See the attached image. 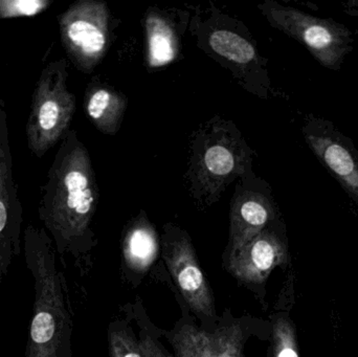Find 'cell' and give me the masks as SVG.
Instances as JSON below:
<instances>
[{"label":"cell","instance_id":"6da1fadb","mask_svg":"<svg viewBox=\"0 0 358 357\" xmlns=\"http://www.w3.org/2000/svg\"><path fill=\"white\" fill-rule=\"evenodd\" d=\"M99 197L90 152L78 132L69 130L55 155L38 207L59 253H76L90 240Z\"/></svg>","mask_w":358,"mask_h":357},{"label":"cell","instance_id":"9c48e42d","mask_svg":"<svg viewBox=\"0 0 358 357\" xmlns=\"http://www.w3.org/2000/svg\"><path fill=\"white\" fill-rule=\"evenodd\" d=\"M275 209L266 184L254 171L239 180L231 203L229 254L248 245L275 218Z\"/></svg>","mask_w":358,"mask_h":357},{"label":"cell","instance_id":"e0dca14e","mask_svg":"<svg viewBox=\"0 0 358 357\" xmlns=\"http://www.w3.org/2000/svg\"><path fill=\"white\" fill-rule=\"evenodd\" d=\"M273 357H300L296 331L292 323L284 318L273 325Z\"/></svg>","mask_w":358,"mask_h":357},{"label":"cell","instance_id":"9a60e30c","mask_svg":"<svg viewBox=\"0 0 358 357\" xmlns=\"http://www.w3.org/2000/svg\"><path fill=\"white\" fill-rule=\"evenodd\" d=\"M127 96L109 84L94 78L86 88L84 109L92 125L107 136L121 129L127 110Z\"/></svg>","mask_w":358,"mask_h":357},{"label":"cell","instance_id":"8fae6325","mask_svg":"<svg viewBox=\"0 0 358 357\" xmlns=\"http://www.w3.org/2000/svg\"><path fill=\"white\" fill-rule=\"evenodd\" d=\"M305 138L320 161L358 205V151L352 143L320 121L306 126Z\"/></svg>","mask_w":358,"mask_h":357},{"label":"cell","instance_id":"5bb4252c","mask_svg":"<svg viewBox=\"0 0 358 357\" xmlns=\"http://www.w3.org/2000/svg\"><path fill=\"white\" fill-rule=\"evenodd\" d=\"M172 343L178 357H243V337L237 325L214 333L185 326Z\"/></svg>","mask_w":358,"mask_h":357},{"label":"cell","instance_id":"ac0fdd59","mask_svg":"<svg viewBox=\"0 0 358 357\" xmlns=\"http://www.w3.org/2000/svg\"><path fill=\"white\" fill-rule=\"evenodd\" d=\"M52 0H0V19L34 17L45 12Z\"/></svg>","mask_w":358,"mask_h":357},{"label":"cell","instance_id":"7a4b0ae2","mask_svg":"<svg viewBox=\"0 0 358 357\" xmlns=\"http://www.w3.org/2000/svg\"><path fill=\"white\" fill-rule=\"evenodd\" d=\"M52 243L45 228H25V264L34 278L35 300L24 357L71 356V321Z\"/></svg>","mask_w":358,"mask_h":357},{"label":"cell","instance_id":"ba28073f","mask_svg":"<svg viewBox=\"0 0 358 357\" xmlns=\"http://www.w3.org/2000/svg\"><path fill=\"white\" fill-rule=\"evenodd\" d=\"M23 209L13 180L8 115L0 100V284L21 253Z\"/></svg>","mask_w":358,"mask_h":357},{"label":"cell","instance_id":"ffe728a7","mask_svg":"<svg viewBox=\"0 0 358 357\" xmlns=\"http://www.w3.org/2000/svg\"><path fill=\"white\" fill-rule=\"evenodd\" d=\"M138 344L145 357H171L166 354L150 337H144Z\"/></svg>","mask_w":358,"mask_h":357},{"label":"cell","instance_id":"277c9868","mask_svg":"<svg viewBox=\"0 0 358 357\" xmlns=\"http://www.w3.org/2000/svg\"><path fill=\"white\" fill-rule=\"evenodd\" d=\"M240 27L233 19L212 8V14L206 20L199 15L192 18L189 31L198 48L231 71L245 89L263 96L266 69L254 42L240 31Z\"/></svg>","mask_w":358,"mask_h":357},{"label":"cell","instance_id":"3957f363","mask_svg":"<svg viewBox=\"0 0 358 357\" xmlns=\"http://www.w3.org/2000/svg\"><path fill=\"white\" fill-rule=\"evenodd\" d=\"M254 151L237 126L215 117L200 126L191 138L187 180L192 197L212 205L227 187L252 172Z\"/></svg>","mask_w":358,"mask_h":357},{"label":"cell","instance_id":"7c38bea8","mask_svg":"<svg viewBox=\"0 0 358 357\" xmlns=\"http://www.w3.org/2000/svg\"><path fill=\"white\" fill-rule=\"evenodd\" d=\"M187 24L189 14L183 10L148 8L144 18L145 60L148 69L162 68L178 59Z\"/></svg>","mask_w":358,"mask_h":357},{"label":"cell","instance_id":"8992f818","mask_svg":"<svg viewBox=\"0 0 358 357\" xmlns=\"http://www.w3.org/2000/svg\"><path fill=\"white\" fill-rule=\"evenodd\" d=\"M258 8L271 27L306 46L323 66L338 69L352 50L349 29L331 19L311 16L273 0H266Z\"/></svg>","mask_w":358,"mask_h":357},{"label":"cell","instance_id":"2e32d148","mask_svg":"<svg viewBox=\"0 0 358 357\" xmlns=\"http://www.w3.org/2000/svg\"><path fill=\"white\" fill-rule=\"evenodd\" d=\"M123 253L126 263L136 272H145L157 259L159 238L144 212L128 228L124 238Z\"/></svg>","mask_w":358,"mask_h":357},{"label":"cell","instance_id":"30bf717a","mask_svg":"<svg viewBox=\"0 0 358 357\" xmlns=\"http://www.w3.org/2000/svg\"><path fill=\"white\" fill-rule=\"evenodd\" d=\"M165 259L191 309L201 316H215L214 296L187 235L178 234L166 240Z\"/></svg>","mask_w":358,"mask_h":357},{"label":"cell","instance_id":"d6986e66","mask_svg":"<svg viewBox=\"0 0 358 357\" xmlns=\"http://www.w3.org/2000/svg\"><path fill=\"white\" fill-rule=\"evenodd\" d=\"M110 357H145L140 344L125 330H113L109 333Z\"/></svg>","mask_w":358,"mask_h":357},{"label":"cell","instance_id":"5b68a950","mask_svg":"<svg viewBox=\"0 0 358 357\" xmlns=\"http://www.w3.org/2000/svg\"><path fill=\"white\" fill-rule=\"evenodd\" d=\"M69 62L52 61L44 67L31 98L27 123V146L41 159L69 131L76 111V96L67 87Z\"/></svg>","mask_w":358,"mask_h":357},{"label":"cell","instance_id":"4fadbf2b","mask_svg":"<svg viewBox=\"0 0 358 357\" xmlns=\"http://www.w3.org/2000/svg\"><path fill=\"white\" fill-rule=\"evenodd\" d=\"M286 256L281 239L265 228L248 245L229 254V272L243 282L259 284L286 261Z\"/></svg>","mask_w":358,"mask_h":357},{"label":"cell","instance_id":"52a82bcc","mask_svg":"<svg viewBox=\"0 0 358 357\" xmlns=\"http://www.w3.org/2000/svg\"><path fill=\"white\" fill-rule=\"evenodd\" d=\"M113 16L106 2L79 0L59 15L61 41L80 71L92 73L113 42Z\"/></svg>","mask_w":358,"mask_h":357}]
</instances>
